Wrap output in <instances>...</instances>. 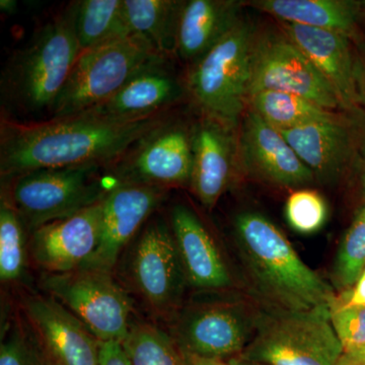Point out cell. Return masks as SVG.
Segmentation results:
<instances>
[{
  "label": "cell",
  "instance_id": "1",
  "mask_svg": "<svg viewBox=\"0 0 365 365\" xmlns=\"http://www.w3.org/2000/svg\"><path fill=\"white\" fill-rule=\"evenodd\" d=\"M165 121L163 114L135 121H113L88 113L30 123L4 119L0 132L2 182L35 170L111 165Z\"/></svg>",
  "mask_w": 365,
  "mask_h": 365
},
{
  "label": "cell",
  "instance_id": "2",
  "mask_svg": "<svg viewBox=\"0 0 365 365\" xmlns=\"http://www.w3.org/2000/svg\"><path fill=\"white\" fill-rule=\"evenodd\" d=\"M234 235L249 278L269 307L309 311L335 304L338 297L332 287L302 260L282 230L265 215L239 213Z\"/></svg>",
  "mask_w": 365,
  "mask_h": 365
},
{
  "label": "cell",
  "instance_id": "3",
  "mask_svg": "<svg viewBox=\"0 0 365 365\" xmlns=\"http://www.w3.org/2000/svg\"><path fill=\"white\" fill-rule=\"evenodd\" d=\"M76 4L71 2L7 60L0 78L4 111L25 117L51 113L81 54Z\"/></svg>",
  "mask_w": 365,
  "mask_h": 365
},
{
  "label": "cell",
  "instance_id": "4",
  "mask_svg": "<svg viewBox=\"0 0 365 365\" xmlns=\"http://www.w3.org/2000/svg\"><path fill=\"white\" fill-rule=\"evenodd\" d=\"M343 346L330 321V309L259 312L254 332L240 357L262 365H340Z\"/></svg>",
  "mask_w": 365,
  "mask_h": 365
},
{
  "label": "cell",
  "instance_id": "5",
  "mask_svg": "<svg viewBox=\"0 0 365 365\" xmlns=\"http://www.w3.org/2000/svg\"><path fill=\"white\" fill-rule=\"evenodd\" d=\"M256 31L241 19L220 42L192 66L190 95L204 116L237 129L248 109Z\"/></svg>",
  "mask_w": 365,
  "mask_h": 365
},
{
  "label": "cell",
  "instance_id": "6",
  "mask_svg": "<svg viewBox=\"0 0 365 365\" xmlns=\"http://www.w3.org/2000/svg\"><path fill=\"white\" fill-rule=\"evenodd\" d=\"M165 59L143 38H121L81 52L53 106L50 119L81 114L102 104L144 67Z\"/></svg>",
  "mask_w": 365,
  "mask_h": 365
},
{
  "label": "cell",
  "instance_id": "7",
  "mask_svg": "<svg viewBox=\"0 0 365 365\" xmlns=\"http://www.w3.org/2000/svg\"><path fill=\"white\" fill-rule=\"evenodd\" d=\"M101 165L40 170L16 178L4 199L33 232L100 202L109 191L100 178ZM4 198V197H2Z\"/></svg>",
  "mask_w": 365,
  "mask_h": 365
},
{
  "label": "cell",
  "instance_id": "8",
  "mask_svg": "<svg viewBox=\"0 0 365 365\" xmlns=\"http://www.w3.org/2000/svg\"><path fill=\"white\" fill-rule=\"evenodd\" d=\"M43 285L101 342L123 343L126 339L131 327L132 302L111 273L78 269L48 274Z\"/></svg>",
  "mask_w": 365,
  "mask_h": 365
},
{
  "label": "cell",
  "instance_id": "9",
  "mask_svg": "<svg viewBox=\"0 0 365 365\" xmlns=\"http://www.w3.org/2000/svg\"><path fill=\"white\" fill-rule=\"evenodd\" d=\"M281 133L314 179L336 184L354 170L365 134V110L335 111Z\"/></svg>",
  "mask_w": 365,
  "mask_h": 365
},
{
  "label": "cell",
  "instance_id": "10",
  "mask_svg": "<svg viewBox=\"0 0 365 365\" xmlns=\"http://www.w3.org/2000/svg\"><path fill=\"white\" fill-rule=\"evenodd\" d=\"M261 91L294 93L330 111H343L335 91L283 32L255 35L249 98Z\"/></svg>",
  "mask_w": 365,
  "mask_h": 365
},
{
  "label": "cell",
  "instance_id": "11",
  "mask_svg": "<svg viewBox=\"0 0 365 365\" xmlns=\"http://www.w3.org/2000/svg\"><path fill=\"white\" fill-rule=\"evenodd\" d=\"M129 275L137 294L158 314L179 304L187 278L172 228L160 220L146 225L131 252Z\"/></svg>",
  "mask_w": 365,
  "mask_h": 365
},
{
  "label": "cell",
  "instance_id": "12",
  "mask_svg": "<svg viewBox=\"0 0 365 365\" xmlns=\"http://www.w3.org/2000/svg\"><path fill=\"white\" fill-rule=\"evenodd\" d=\"M111 167L118 184L165 189L190 184L193 167L192 131L165 120Z\"/></svg>",
  "mask_w": 365,
  "mask_h": 365
},
{
  "label": "cell",
  "instance_id": "13",
  "mask_svg": "<svg viewBox=\"0 0 365 365\" xmlns=\"http://www.w3.org/2000/svg\"><path fill=\"white\" fill-rule=\"evenodd\" d=\"M165 189L121 182L110 190L103 202L100 241L93 256L81 269L112 272L132 237L163 202Z\"/></svg>",
  "mask_w": 365,
  "mask_h": 365
},
{
  "label": "cell",
  "instance_id": "14",
  "mask_svg": "<svg viewBox=\"0 0 365 365\" xmlns=\"http://www.w3.org/2000/svg\"><path fill=\"white\" fill-rule=\"evenodd\" d=\"M237 148L242 169L262 181L297 188L316 180L282 133L251 108L242 117Z\"/></svg>",
  "mask_w": 365,
  "mask_h": 365
},
{
  "label": "cell",
  "instance_id": "15",
  "mask_svg": "<svg viewBox=\"0 0 365 365\" xmlns=\"http://www.w3.org/2000/svg\"><path fill=\"white\" fill-rule=\"evenodd\" d=\"M25 312L45 365H98L101 341L63 304L32 297Z\"/></svg>",
  "mask_w": 365,
  "mask_h": 365
},
{
  "label": "cell",
  "instance_id": "16",
  "mask_svg": "<svg viewBox=\"0 0 365 365\" xmlns=\"http://www.w3.org/2000/svg\"><path fill=\"white\" fill-rule=\"evenodd\" d=\"M256 314L240 304L220 302L190 312L177 336L182 352L207 359L234 357L244 351L254 332Z\"/></svg>",
  "mask_w": 365,
  "mask_h": 365
},
{
  "label": "cell",
  "instance_id": "17",
  "mask_svg": "<svg viewBox=\"0 0 365 365\" xmlns=\"http://www.w3.org/2000/svg\"><path fill=\"white\" fill-rule=\"evenodd\" d=\"M103 202L104 199L76 215L34 230L30 251L35 263L49 274L83 267L100 241Z\"/></svg>",
  "mask_w": 365,
  "mask_h": 365
},
{
  "label": "cell",
  "instance_id": "18",
  "mask_svg": "<svg viewBox=\"0 0 365 365\" xmlns=\"http://www.w3.org/2000/svg\"><path fill=\"white\" fill-rule=\"evenodd\" d=\"M192 190L207 209H212L227 191L239 163L235 129L204 116L192 130Z\"/></svg>",
  "mask_w": 365,
  "mask_h": 365
},
{
  "label": "cell",
  "instance_id": "19",
  "mask_svg": "<svg viewBox=\"0 0 365 365\" xmlns=\"http://www.w3.org/2000/svg\"><path fill=\"white\" fill-rule=\"evenodd\" d=\"M281 31L304 53L335 91L343 111L361 108L353 76L354 48L347 36L289 23H281Z\"/></svg>",
  "mask_w": 365,
  "mask_h": 365
},
{
  "label": "cell",
  "instance_id": "20",
  "mask_svg": "<svg viewBox=\"0 0 365 365\" xmlns=\"http://www.w3.org/2000/svg\"><path fill=\"white\" fill-rule=\"evenodd\" d=\"M182 95V85L168 68L167 59H160L141 69L113 97L83 113L113 121H135L163 114Z\"/></svg>",
  "mask_w": 365,
  "mask_h": 365
},
{
  "label": "cell",
  "instance_id": "21",
  "mask_svg": "<svg viewBox=\"0 0 365 365\" xmlns=\"http://www.w3.org/2000/svg\"><path fill=\"white\" fill-rule=\"evenodd\" d=\"M170 228L187 281L192 287L217 290L232 285V277L212 237L193 210L185 205L175 206Z\"/></svg>",
  "mask_w": 365,
  "mask_h": 365
},
{
  "label": "cell",
  "instance_id": "22",
  "mask_svg": "<svg viewBox=\"0 0 365 365\" xmlns=\"http://www.w3.org/2000/svg\"><path fill=\"white\" fill-rule=\"evenodd\" d=\"M242 2L189 0L182 6L177 54L192 66L202 58L241 21Z\"/></svg>",
  "mask_w": 365,
  "mask_h": 365
},
{
  "label": "cell",
  "instance_id": "23",
  "mask_svg": "<svg viewBox=\"0 0 365 365\" xmlns=\"http://www.w3.org/2000/svg\"><path fill=\"white\" fill-rule=\"evenodd\" d=\"M251 6L281 23L333 31L353 43L364 37L359 30L360 1L356 0H257Z\"/></svg>",
  "mask_w": 365,
  "mask_h": 365
},
{
  "label": "cell",
  "instance_id": "24",
  "mask_svg": "<svg viewBox=\"0 0 365 365\" xmlns=\"http://www.w3.org/2000/svg\"><path fill=\"white\" fill-rule=\"evenodd\" d=\"M185 1L123 0L127 23L133 35L145 40L167 59L177 54L178 31Z\"/></svg>",
  "mask_w": 365,
  "mask_h": 365
},
{
  "label": "cell",
  "instance_id": "25",
  "mask_svg": "<svg viewBox=\"0 0 365 365\" xmlns=\"http://www.w3.org/2000/svg\"><path fill=\"white\" fill-rule=\"evenodd\" d=\"M76 39L81 52L133 35L123 0H81L76 4Z\"/></svg>",
  "mask_w": 365,
  "mask_h": 365
},
{
  "label": "cell",
  "instance_id": "26",
  "mask_svg": "<svg viewBox=\"0 0 365 365\" xmlns=\"http://www.w3.org/2000/svg\"><path fill=\"white\" fill-rule=\"evenodd\" d=\"M248 108L281 132L330 116L333 112L307 98L278 91H261L249 98Z\"/></svg>",
  "mask_w": 365,
  "mask_h": 365
},
{
  "label": "cell",
  "instance_id": "27",
  "mask_svg": "<svg viewBox=\"0 0 365 365\" xmlns=\"http://www.w3.org/2000/svg\"><path fill=\"white\" fill-rule=\"evenodd\" d=\"M122 345L132 365H186L175 341L148 324L131 325Z\"/></svg>",
  "mask_w": 365,
  "mask_h": 365
},
{
  "label": "cell",
  "instance_id": "28",
  "mask_svg": "<svg viewBox=\"0 0 365 365\" xmlns=\"http://www.w3.org/2000/svg\"><path fill=\"white\" fill-rule=\"evenodd\" d=\"M26 225L18 211L6 199L0 205V279L13 283L26 267Z\"/></svg>",
  "mask_w": 365,
  "mask_h": 365
},
{
  "label": "cell",
  "instance_id": "29",
  "mask_svg": "<svg viewBox=\"0 0 365 365\" xmlns=\"http://www.w3.org/2000/svg\"><path fill=\"white\" fill-rule=\"evenodd\" d=\"M365 270V205L357 211L346 230L333 268L336 288L348 292Z\"/></svg>",
  "mask_w": 365,
  "mask_h": 365
},
{
  "label": "cell",
  "instance_id": "30",
  "mask_svg": "<svg viewBox=\"0 0 365 365\" xmlns=\"http://www.w3.org/2000/svg\"><path fill=\"white\" fill-rule=\"evenodd\" d=\"M285 215L290 227L299 234L319 232L328 217L325 199L314 190H297L288 197Z\"/></svg>",
  "mask_w": 365,
  "mask_h": 365
},
{
  "label": "cell",
  "instance_id": "31",
  "mask_svg": "<svg viewBox=\"0 0 365 365\" xmlns=\"http://www.w3.org/2000/svg\"><path fill=\"white\" fill-rule=\"evenodd\" d=\"M330 321L344 351L365 345V307L346 306L337 297Z\"/></svg>",
  "mask_w": 365,
  "mask_h": 365
},
{
  "label": "cell",
  "instance_id": "32",
  "mask_svg": "<svg viewBox=\"0 0 365 365\" xmlns=\"http://www.w3.org/2000/svg\"><path fill=\"white\" fill-rule=\"evenodd\" d=\"M42 362L37 341L30 339L20 326L11 327L0 346V365H41Z\"/></svg>",
  "mask_w": 365,
  "mask_h": 365
},
{
  "label": "cell",
  "instance_id": "33",
  "mask_svg": "<svg viewBox=\"0 0 365 365\" xmlns=\"http://www.w3.org/2000/svg\"><path fill=\"white\" fill-rule=\"evenodd\" d=\"M354 48V76L355 91L360 107L365 108V38L361 37L353 43Z\"/></svg>",
  "mask_w": 365,
  "mask_h": 365
},
{
  "label": "cell",
  "instance_id": "34",
  "mask_svg": "<svg viewBox=\"0 0 365 365\" xmlns=\"http://www.w3.org/2000/svg\"><path fill=\"white\" fill-rule=\"evenodd\" d=\"M98 365H132L128 354L125 351L122 343H101L100 364Z\"/></svg>",
  "mask_w": 365,
  "mask_h": 365
},
{
  "label": "cell",
  "instance_id": "35",
  "mask_svg": "<svg viewBox=\"0 0 365 365\" xmlns=\"http://www.w3.org/2000/svg\"><path fill=\"white\" fill-rule=\"evenodd\" d=\"M338 299L346 306L365 307V270L354 287L348 292H342Z\"/></svg>",
  "mask_w": 365,
  "mask_h": 365
},
{
  "label": "cell",
  "instance_id": "36",
  "mask_svg": "<svg viewBox=\"0 0 365 365\" xmlns=\"http://www.w3.org/2000/svg\"><path fill=\"white\" fill-rule=\"evenodd\" d=\"M352 174L356 175L359 178L360 192H361L365 205V134L364 138H362L361 144H360L359 155H357L356 163H355Z\"/></svg>",
  "mask_w": 365,
  "mask_h": 365
},
{
  "label": "cell",
  "instance_id": "37",
  "mask_svg": "<svg viewBox=\"0 0 365 365\" xmlns=\"http://www.w3.org/2000/svg\"><path fill=\"white\" fill-rule=\"evenodd\" d=\"M340 365H365V345L343 352Z\"/></svg>",
  "mask_w": 365,
  "mask_h": 365
},
{
  "label": "cell",
  "instance_id": "38",
  "mask_svg": "<svg viewBox=\"0 0 365 365\" xmlns=\"http://www.w3.org/2000/svg\"><path fill=\"white\" fill-rule=\"evenodd\" d=\"M182 355H184L186 365H230L222 359H207V357H201L187 352H182Z\"/></svg>",
  "mask_w": 365,
  "mask_h": 365
},
{
  "label": "cell",
  "instance_id": "39",
  "mask_svg": "<svg viewBox=\"0 0 365 365\" xmlns=\"http://www.w3.org/2000/svg\"><path fill=\"white\" fill-rule=\"evenodd\" d=\"M0 9H1L2 13L13 14L18 9V2L16 0H1L0 1Z\"/></svg>",
  "mask_w": 365,
  "mask_h": 365
},
{
  "label": "cell",
  "instance_id": "40",
  "mask_svg": "<svg viewBox=\"0 0 365 365\" xmlns=\"http://www.w3.org/2000/svg\"><path fill=\"white\" fill-rule=\"evenodd\" d=\"M227 364L230 365H262L255 364V362L248 361V360L242 359L240 356L232 357V359H228Z\"/></svg>",
  "mask_w": 365,
  "mask_h": 365
},
{
  "label": "cell",
  "instance_id": "41",
  "mask_svg": "<svg viewBox=\"0 0 365 365\" xmlns=\"http://www.w3.org/2000/svg\"><path fill=\"white\" fill-rule=\"evenodd\" d=\"M359 21L365 24V0H360Z\"/></svg>",
  "mask_w": 365,
  "mask_h": 365
}]
</instances>
